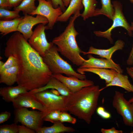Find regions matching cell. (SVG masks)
<instances>
[{
  "mask_svg": "<svg viewBox=\"0 0 133 133\" xmlns=\"http://www.w3.org/2000/svg\"><path fill=\"white\" fill-rule=\"evenodd\" d=\"M4 55H13L18 61V85L28 91L46 85L52 74L44 62L43 58L31 46L23 35L17 31L6 43Z\"/></svg>",
  "mask_w": 133,
  "mask_h": 133,
  "instance_id": "cell-1",
  "label": "cell"
},
{
  "mask_svg": "<svg viewBox=\"0 0 133 133\" xmlns=\"http://www.w3.org/2000/svg\"><path fill=\"white\" fill-rule=\"evenodd\" d=\"M98 85L84 87L66 96L67 111L89 124L97 108L101 91Z\"/></svg>",
  "mask_w": 133,
  "mask_h": 133,
  "instance_id": "cell-2",
  "label": "cell"
},
{
  "mask_svg": "<svg viewBox=\"0 0 133 133\" xmlns=\"http://www.w3.org/2000/svg\"><path fill=\"white\" fill-rule=\"evenodd\" d=\"M80 11L71 17L64 31L55 37L52 42L57 46L58 52L74 65L80 66L85 60L80 55L82 51L77 44L76 37L79 33L74 27V22L81 16Z\"/></svg>",
  "mask_w": 133,
  "mask_h": 133,
  "instance_id": "cell-3",
  "label": "cell"
},
{
  "mask_svg": "<svg viewBox=\"0 0 133 133\" xmlns=\"http://www.w3.org/2000/svg\"><path fill=\"white\" fill-rule=\"evenodd\" d=\"M58 52L57 47L53 44L45 51L44 56L42 57L52 74H64L67 76L82 80L86 79L84 74L76 72L71 65L61 57Z\"/></svg>",
  "mask_w": 133,
  "mask_h": 133,
  "instance_id": "cell-4",
  "label": "cell"
},
{
  "mask_svg": "<svg viewBox=\"0 0 133 133\" xmlns=\"http://www.w3.org/2000/svg\"><path fill=\"white\" fill-rule=\"evenodd\" d=\"M34 94L43 107V110L40 111L43 119L49 114L55 110L67 111L65 106L66 96L56 95L52 90L47 89Z\"/></svg>",
  "mask_w": 133,
  "mask_h": 133,
  "instance_id": "cell-5",
  "label": "cell"
},
{
  "mask_svg": "<svg viewBox=\"0 0 133 133\" xmlns=\"http://www.w3.org/2000/svg\"><path fill=\"white\" fill-rule=\"evenodd\" d=\"M112 4L114 10V13L113 20V23L111 26L104 31H95L94 33L97 36L107 38L111 44L113 43L111 37V32L116 28L121 27L127 31L129 35L133 36L131 25L125 18L122 11V6L120 2L117 0L113 1Z\"/></svg>",
  "mask_w": 133,
  "mask_h": 133,
  "instance_id": "cell-6",
  "label": "cell"
},
{
  "mask_svg": "<svg viewBox=\"0 0 133 133\" xmlns=\"http://www.w3.org/2000/svg\"><path fill=\"white\" fill-rule=\"evenodd\" d=\"M15 109L14 123H20L35 132L42 127L44 120L40 111L30 110L25 107Z\"/></svg>",
  "mask_w": 133,
  "mask_h": 133,
  "instance_id": "cell-7",
  "label": "cell"
},
{
  "mask_svg": "<svg viewBox=\"0 0 133 133\" xmlns=\"http://www.w3.org/2000/svg\"><path fill=\"white\" fill-rule=\"evenodd\" d=\"M112 105L122 117L124 124L133 127V104L125 99L123 93L115 91Z\"/></svg>",
  "mask_w": 133,
  "mask_h": 133,
  "instance_id": "cell-8",
  "label": "cell"
},
{
  "mask_svg": "<svg viewBox=\"0 0 133 133\" xmlns=\"http://www.w3.org/2000/svg\"><path fill=\"white\" fill-rule=\"evenodd\" d=\"M38 2L36 9L30 15H40L46 17L49 22L46 29L52 30L58 17L63 13L60 7L54 8L51 0H37Z\"/></svg>",
  "mask_w": 133,
  "mask_h": 133,
  "instance_id": "cell-9",
  "label": "cell"
},
{
  "mask_svg": "<svg viewBox=\"0 0 133 133\" xmlns=\"http://www.w3.org/2000/svg\"><path fill=\"white\" fill-rule=\"evenodd\" d=\"M46 28L45 25L39 24L28 40L30 44L42 57L44 56L45 51L53 44L47 41L45 33Z\"/></svg>",
  "mask_w": 133,
  "mask_h": 133,
  "instance_id": "cell-10",
  "label": "cell"
},
{
  "mask_svg": "<svg viewBox=\"0 0 133 133\" xmlns=\"http://www.w3.org/2000/svg\"><path fill=\"white\" fill-rule=\"evenodd\" d=\"M48 22L46 17L40 15H37L36 17L29 14L25 15L19 24L17 31L20 33L27 40L33 33L32 29L34 25L39 24L45 25Z\"/></svg>",
  "mask_w": 133,
  "mask_h": 133,
  "instance_id": "cell-11",
  "label": "cell"
},
{
  "mask_svg": "<svg viewBox=\"0 0 133 133\" xmlns=\"http://www.w3.org/2000/svg\"><path fill=\"white\" fill-rule=\"evenodd\" d=\"M88 59L85 60L79 67L110 69H114L118 73H122L123 72V70L119 65L115 63L112 59L97 58L90 54H88Z\"/></svg>",
  "mask_w": 133,
  "mask_h": 133,
  "instance_id": "cell-12",
  "label": "cell"
},
{
  "mask_svg": "<svg viewBox=\"0 0 133 133\" xmlns=\"http://www.w3.org/2000/svg\"><path fill=\"white\" fill-rule=\"evenodd\" d=\"M15 108L22 107L31 108L42 111L43 107L36 98L34 94L28 91L21 94L12 102Z\"/></svg>",
  "mask_w": 133,
  "mask_h": 133,
  "instance_id": "cell-13",
  "label": "cell"
},
{
  "mask_svg": "<svg viewBox=\"0 0 133 133\" xmlns=\"http://www.w3.org/2000/svg\"><path fill=\"white\" fill-rule=\"evenodd\" d=\"M52 76L63 83L72 92H77L84 87L94 85L93 81L86 79L82 80L75 77L65 76L60 74H52Z\"/></svg>",
  "mask_w": 133,
  "mask_h": 133,
  "instance_id": "cell-14",
  "label": "cell"
},
{
  "mask_svg": "<svg viewBox=\"0 0 133 133\" xmlns=\"http://www.w3.org/2000/svg\"><path fill=\"white\" fill-rule=\"evenodd\" d=\"M125 45V43L123 41L118 39L115 42L114 45L108 49H98L91 46L87 52L82 51V53L84 55L89 54L97 55L101 58L111 59L113 53L118 50H122Z\"/></svg>",
  "mask_w": 133,
  "mask_h": 133,
  "instance_id": "cell-15",
  "label": "cell"
},
{
  "mask_svg": "<svg viewBox=\"0 0 133 133\" xmlns=\"http://www.w3.org/2000/svg\"><path fill=\"white\" fill-rule=\"evenodd\" d=\"M77 71L78 73L84 74L85 72H92L98 75L100 79L104 80L106 85L110 83L116 75L118 73L116 70L110 69L94 68H78Z\"/></svg>",
  "mask_w": 133,
  "mask_h": 133,
  "instance_id": "cell-16",
  "label": "cell"
},
{
  "mask_svg": "<svg viewBox=\"0 0 133 133\" xmlns=\"http://www.w3.org/2000/svg\"><path fill=\"white\" fill-rule=\"evenodd\" d=\"M49 89H55L60 94L65 96H68L71 92L64 84L52 76L48 83L45 86L29 91L34 93Z\"/></svg>",
  "mask_w": 133,
  "mask_h": 133,
  "instance_id": "cell-17",
  "label": "cell"
},
{
  "mask_svg": "<svg viewBox=\"0 0 133 133\" xmlns=\"http://www.w3.org/2000/svg\"><path fill=\"white\" fill-rule=\"evenodd\" d=\"M28 91L24 87L18 85L16 86H9L0 88V95L4 100L12 102L19 95Z\"/></svg>",
  "mask_w": 133,
  "mask_h": 133,
  "instance_id": "cell-18",
  "label": "cell"
},
{
  "mask_svg": "<svg viewBox=\"0 0 133 133\" xmlns=\"http://www.w3.org/2000/svg\"><path fill=\"white\" fill-rule=\"evenodd\" d=\"M112 86L120 87L127 92L133 93V85L130 82L128 76L123 75L122 73L118 72L111 82L106 85L103 89Z\"/></svg>",
  "mask_w": 133,
  "mask_h": 133,
  "instance_id": "cell-19",
  "label": "cell"
},
{
  "mask_svg": "<svg viewBox=\"0 0 133 133\" xmlns=\"http://www.w3.org/2000/svg\"><path fill=\"white\" fill-rule=\"evenodd\" d=\"M82 0H71L65 11L58 18L57 21H67L72 15L80 11L83 8Z\"/></svg>",
  "mask_w": 133,
  "mask_h": 133,
  "instance_id": "cell-20",
  "label": "cell"
},
{
  "mask_svg": "<svg viewBox=\"0 0 133 133\" xmlns=\"http://www.w3.org/2000/svg\"><path fill=\"white\" fill-rule=\"evenodd\" d=\"M18 66L6 69L0 73V83L11 86L17 82Z\"/></svg>",
  "mask_w": 133,
  "mask_h": 133,
  "instance_id": "cell-21",
  "label": "cell"
},
{
  "mask_svg": "<svg viewBox=\"0 0 133 133\" xmlns=\"http://www.w3.org/2000/svg\"><path fill=\"white\" fill-rule=\"evenodd\" d=\"M50 127H42L36 132L37 133H60L65 132H73L75 130L71 127L65 126L60 121L55 122Z\"/></svg>",
  "mask_w": 133,
  "mask_h": 133,
  "instance_id": "cell-22",
  "label": "cell"
},
{
  "mask_svg": "<svg viewBox=\"0 0 133 133\" xmlns=\"http://www.w3.org/2000/svg\"><path fill=\"white\" fill-rule=\"evenodd\" d=\"M23 17L10 20H0V34L3 36L11 33L17 31L18 26Z\"/></svg>",
  "mask_w": 133,
  "mask_h": 133,
  "instance_id": "cell-23",
  "label": "cell"
},
{
  "mask_svg": "<svg viewBox=\"0 0 133 133\" xmlns=\"http://www.w3.org/2000/svg\"><path fill=\"white\" fill-rule=\"evenodd\" d=\"M101 8L96 9L94 17L103 15L112 20L114 13V10L111 0H101Z\"/></svg>",
  "mask_w": 133,
  "mask_h": 133,
  "instance_id": "cell-24",
  "label": "cell"
},
{
  "mask_svg": "<svg viewBox=\"0 0 133 133\" xmlns=\"http://www.w3.org/2000/svg\"><path fill=\"white\" fill-rule=\"evenodd\" d=\"M82 2L84 10L81 16L83 20L85 21L89 17H94L97 3L96 0H82Z\"/></svg>",
  "mask_w": 133,
  "mask_h": 133,
  "instance_id": "cell-25",
  "label": "cell"
},
{
  "mask_svg": "<svg viewBox=\"0 0 133 133\" xmlns=\"http://www.w3.org/2000/svg\"><path fill=\"white\" fill-rule=\"evenodd\" d=\"M36 0H24L18 6L14 8V10L22 12L24 15H30L37 8L35 4Z\"/></svg>",
  "mask_w": 133,
  "mask_h": 133,
  "instance_id": "cell-26",
  "label": "cell"
},
{
  "mask_svg": "<svg viewBox=\"0 0 133 133\" xmlns=\"http://www.w3.org/2000/svg\"><path fill=\"white\" fill-rule=\"evenodd\" d=\"M19 12L10 11L8 9L0 7V19L1 21H7L21 17Z\"/></svg>",
  "mask_w": 133,
  "mask_h": 133,
  "instance_id": "cell-27",
  "label": "cell"
},
{
  "mask_svg": "<svg viewBox=\"0 0 133 133\" xmlns=\"http://www.w3.org/2000/svg\"><path fill=\"white\" fill-rule=\"evenodd\" d=\"M7 58V60L2 66L0 68V73L6 69L18 66V61L15 56L10 55Z\"/></svg>",
  "mask_w": 133,
  "mask_h": 133,
  "instance_id": "cell-28",
  "label": "cell"
},
{
  "mask_svg": "<svg viewBox=\"0 0 133 133\" xmlns=\"http://www.w3.org/2000/svg\"><path fill=\"white\" fill-rule=\"evenodd\" d=\"M0 133H18V125L14 123L10 124L0 126Z\"/></svg>",
  "mask_w": 133,
  "mask_h": 133,
  "instance_id": "cell-29",
  "label": "cell"
},
{
  "mask_svg": "<svg viewBox=\"0 0 133 133\" xmlns=\"http://www.w3.org/2000/svg\"><path fill=\"white\" fill-rule=\"evenodd\" d=\"M61 112L59 110H55L43 118L44 121H47L53 123L59 121Z\"/></svg>",
  "mask_w": 133,
  "mask_h": 133,
  "instance_id": "cell-30",
  "label": "cell"
},
{
  "mask_svg": "<svg viewBox=\"0 0 133 133\" xmlns=\"http://www.w3.org/2000/svg\"><path fill=\"white\" fill-rule=\"evenodd\" d=\"M59 121L62 123L66 122L75 124L76 122L77 119L66 112H61L60 117Z\"/></svg>",
  "mask_w": 133,
  "mask_h": 133,
  "instance_id": "cell-31",
  "label": "cell"
},
{
  "mask_svg": "<svg viewBox=\"0 0 133 133\" xmlns=\"http://www.w3.org/2000/svg\"><path fill=\"white\" fill-rule=\"evenodd\" d=\"M96 111L97 114L102 118L107 119L111 118V115L109 112L105 110L102 106H99L97 108Z\"/></svg>",
  "mask_w": 133,
  "mask_h": 133,
  "instance_id": "cell-32",
  "label": "cell"
},
{
  "mask_svg": "<svg viewBox=\"0 0 133 133\" xmlns=\"http://www.w3.org/2000/svg\"><path fill=\"white\" fill-rule=\"evenodd\" d=\"M18 133H35V131L24 125H18Z\"/></svg>",
  "mask_w": 133,
  "mask_h": 133,
  "instance_id": "cell-33",
  "label": "cell"
},
{
  "mask_svg": "<svg viewBox=\"0 0 133 133\" xmlns=\"http://www.w3.org/2000/svg\"><path fill=\"white\" fill-rule=\"evenodd\" d=\"M53 7L57 8L60 7L62 10L63 12L66 10V7L65 6L62 0H51Z\"/></svg>",
  "mask_w": 133,
  "mask_h": 133,
  "instance_id": "cell-34",
  "label": "cell"
},
{
  "mask_svg": "<svg viewBox=\"0 0 133 133\" xmlns=\"http://www.w3.org/2000/svg\"><path fill=\"white\" fill-rule=\"evenodd\" d=\"M11 113L7 111L3 112L0 114V124L7 121L11 116Z\"/></svg>",
  "mask_w": 133,
  "mask_h": 133,
  "instance_id": "cell-35",
  "label": "cell"
},
{
  "mask_svg": "<svg viewBox=\"0 0 133 133\" xmlns=\"http://www.w3.org/2000/svg\"><path fill=\"white\" fill-rule=\"evenodd\" d=\"M131 29L132 31L133 32V22L131 23ZM126 63L129 66L133 65V45L132 47L130 53L129 57L127 60Z\"/></svg>",
  "mask_w": 133,
  "mask_h": 133,
  "instance_id": "cell-36",
  "label": "cell"
},
{
  "mask_svg": "<svg viewBox=\"0 0 133 133\" xmlns=\"http://www.w3.org/2000/svg\"><path fill=\"white\" fill-rule=\"evenodd\" d=\"M24 0H8V9L18 6Z\"/></svg>",
  "mask_w": 133,
  "mask_h": 133,
  "instance_id": "cell-37",
  "label": "cell"
},
{
  "mask_svg": "<svg viewBox=\"0 0 133 133\" xmlns=\"http://www.w3.org/2000/svg\"><path fill=\"white\" fill-rule=\"evenodd\" d=\"M100 131L102 133H123L122 130H116L114 127H112L108 129L101 128L100 130Z\"/></svg>",
  "mask_w": 133,
  "mask_h": 133,
  "instance_id": "cell-38",
  "label": "cell"
},
{
  "mask_svg": "<svg viewBox=\"0 0 133 133\" xmlns=\"http://www.w3.org/2000/svg\"><path fill=\"white\" fill-rule=\"evenodd\" d=\"M8 0H0V7L8 9Z\"/></svg>",
  "mask_w": 133,
  "mask_h": 133,
  "instance_id": "cell-39",
  "label": "cell"
},
{
  "mask_svg": "<svg viewBox=\"0 0 133 133\" xmlns=\"http://www.w3.org/2000/svg\"><path fill=\"white\" fill-rule=\"evenodd\" d=\"M126 70L127 73L133 81V71L130 69V67H127Z\"/></svg>",
  "mask_w": 133,
  "mask_h": 133,
  "instance_id": "cell-40",
  "label": "cell"
},
{
  "mask_svg": "<svg viewBox=\"0 0 133 133\" xmlns=\"http://www.w3.org/2000/svg\"><path fill=\"white\" fill-rule=\"evenodd\" d=\"M65 6L67 7L70 2L71 0H62Z\"/></svg>",
  "mask_w": 133,
  "mask_h": 133,
  "instance_id": "cell-41",
  "label": "cell"
},
{
  "mask_svg": "<svg viewBox=\"0 0 133 133\" xmlns=\"http://www.w3.org/2000/svg\"><path fill=\"white\" fill-rule=\"evenodd\" d=\"M128 100L131 103H133V97L130 98Z\"/></svg>",
  "mask_w": 133,
  "mask_h": 133,
  "instance_id": "cell-42",
  "label": "cell"
},
{
  "mask_svg": "<svg viewBox=\"0 0 133 133\" xmlns=\"http://www.w3.org/2000/svg\"><path fill=\"white\" fill-rule=\"evenodd\" d=\"M4 63L3 62L0 61V68L4 64Z\"/></svg>",
  "mask_w": 133,
  "mask_h": 133,
  "instance_id": "cell-43",
  "label": "cell"
},
{
  "mask_svg": "<svg viewBox=\"0 0 133 133\" xmlns=\"http://www.w3.org/2000/svg\"><path fill=\"white\" fill-rule=\"evenodd\" d=\"M130 68L133 71V67H130Z\"/></svg>",
  "mask_w": 133,
  "mask_h": 133,
  "instance_id": "cell-44",
  "label": "cell"
},
{
  "mask_svg": "<svg viewBox=\"0 0 133 133\" xmlns=\"http://www.w3.org/2000/svg\"><path fill=\"white\" fill-rule=\"evenodd\" d=\"M129 0L131 2V3L133 4V0Z\"/></svg>",
  "mask_w": 133,
  "mask_h": 133,
  "instance_id": "cell-45",
  "label": "cell"
},
{
  "mask_svg": "<svg viewBox=\"0 0 133 133\" xmlns=\"http://www.w3.org/2000/svg\"><path fill=\"white\" fill-rule=\"evenodd\" d=\"M132 103L133 104V103Z\"/></svg>",
  "mask_w": 133,
  "mask_h": 133,
  "instance_id": "cell-46",
  "label": "cell"
}]
</instances>
